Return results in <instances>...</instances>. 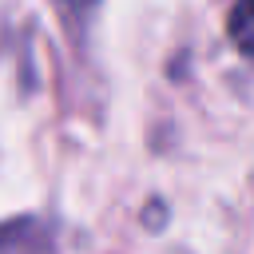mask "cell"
Here are the masks:
<instances>
[{
  "instance_id": "2",
  "label": "cell",
  "mask_w": 254,
  "mask_h": 254,
  "mask_svg": "<svg viewBox=\"0 0 254 254\" xmlns=\"http://www.w3.org/2000/svg\"><path fill=\"white\" fill-rule=\"evenodd\" d=\"M226 28H230L234 48H238L242 56H250V60H254V0H234Z\"/></svg>"
},
{
  "instance_id": "3",
  "label": "cell",
  "mask_w": 254,
  "mask_h": 254,
  "mask_svg": "<svg viewBox=\"0 0 254 254\" xmlns=\"http://www.w3.org/2000/svg\"><path fill=\"white\" fill-rule=\"evenodd\" d=\"M64 4H71V8H83V4H91V0H64Z\"/></svg>"
},
{
  "instance_id": "1",
  "label": "cell",
  "mask_w": 254,
  "mask_h": 254,
  "mask_svg": "<svg viewBox=\"0 0 254 254\" xmlns=\"http://www.w3.org/2000/svg\"><path fill=\"white\" fill-rule=\"evenodd\" d=\"M0 254H52V242L40 230V222L16 218V222L0 226Z\"/></svg>"
}]
</instances>
